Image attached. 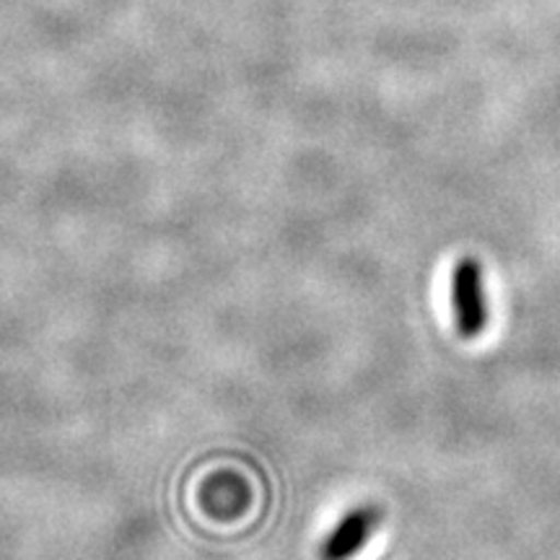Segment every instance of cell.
Returning <instances> with one entry per match:
<instances>
[{
  "mask_svg": "<svg viewBox=\"0 0 560 560\" xmlns=\"http://www.w3.org/2000/svg\"><path fill=\"white\" fill-rule=\"evenodd\" d=\"M382 511L376 506H355L335 524L319 548L322 560H350L366 548L371 535L380 529Z\"/></svg>",
  "mask_w": 560,
  "mask_h": 560,
  "instance_id": "cell-2",
  "label": "cell"
},
{
  "mask_svg": "<svg viewBox=\"0 0 560 560\" xmlns=\"http://www.w3.org/2000/svg\"><path fill=\"white\" fill-rule=\"evenodd\" d=\"M452 314L459 338L478 340L488 327V293L486 272L475 257H462L454 262L452 280Z\"/></svg>",
  "mask_w": 560,
  "mask_h": 560,
  "instance_id": "cell-1",
  "label": "cell"
}]
</instances>
